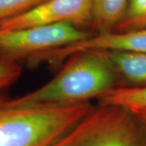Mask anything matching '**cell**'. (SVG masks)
<instances>
[{
	"instance_id": "obj_1",
	"label": "cell",
	"mask_w": 146,
	"mask_h": 146,
	"mask_svg": "<svg viewBox=\"0 0 146 146\" xmlns=\"http://www.w3.org/2000/svg\"><path fill=\"white\" fill-rule=\"evenodd\" d=\"M59 72L38 89L13 98L30 106H67L89 102L116 87L117 74L102 51H84L68 58Z\"/></svg>"
},
{
	"instance_id": "obj_2",
	"label": "cell",
	"mask_w": 146,
	"mask_h": 146,
	"mask_svg": "<svg viewBox=\"0 0 146 146\" xmlns=\"http://www.w3.org/2000/svg\"><path fill=\"white\" fill-rule=\"evenodd\" d=\"M92 107L89 102L67 106L22 105L0 91V146H52Z\"/></svg>"
},
{
	"instance_id": "obj_3",
	"label": "cell",
	"mask_w": 146,
	"mask_h": 146,
	"mask_svg": "<svg viewBox=\"0 0 146 146\" xmlns=\"http://www.w3.org/2000/svg\"><path fill=\"white\" fill-rule=\"evenodd\" d=\"M130 110L100 104L52 146H145Z\"/></svg>"
},
{
	"instance_id": "obj_4",
	"label": "cell",
	"mask_w": 146,
	"mask_h": 146,
	"mask_svg": "<svg viewBox=\"0 0 146 146\" xmlns=\"http://www.w3.org/2000/svg\"><path fill=\"white\" fill-rule=\"evenodd\" d=\"M91 34L71 24L0 30V56L29 62L40 53L79 42Z\"/></svg>"
},
{
	"instance_id": "obj_5",
	"label": "cell",
	"mask_w": 146,
	"mask_h": 146,
	"mask_svg": "<svg viewBox=\"0 0 146 146\" xmlns=\"http://www.w3.org/2000/svg\"><path fill=\"white\" fill-rule=\"evenodd\" d=\"M91 0H46L19 16L5 21L0 30H11L58 24L77 27L92 24Z\"/></svg>"
},
{
	"instance_id": "obj_6",
	"label": "cell",
	"mask_w": 146,
	"mask_h": 146,
	"mask_svg": "<svg viewBox=\"0 0 146 146\" xmlns=\"http://www.w3.org/2000/svg\"><path fill=\"white\" fill-rule=\"evenodd\" d=\"M117 75L134 84L146 85V53L102 51Z\"/></svg>"
},
{
	"instance_id": "obj_7",
	"label": "cell",
	"mask_w": 146,
	"mask_h": 146,
	"mask_svg": "<svg viewBox=\"0 0 146 146\" xmlns=\"http://www.w3.org/2000/svg\"><path fill=\"white\" fill-rule=\"evenodd\" d=\"M92 24L98 33L112 31L124 14L128 0H91Z\"/></svg>"
},
{
	"instance_id": "obj_8",
	"label": "cell",
	"mask_w": 146,
	"mask_h": 146,
	"mask_svg": "<svg viewBox=\"0 0 146 146\" xmlns=\"http://www.w3.org/2000/svg\"><path fill=\"white\" fill-rule=\"evenodd\" d=\"M100 104L113 105L133 111L146 109V85L115 87L98 98Z\"/></svg>"
},
{
	"instance_id": "obj_9",
	"label": "cell",
	"mask_w": 146,
	"mask_h": 146,
	"mask_svg": "<svg viewBox=\"0 0 146 146\" xmlns=\"http://www.w3.org/2000/svg\"><path fill=\"white\" fill-rule=\"evenodd\" d=\"M146 28V0H128L125 12L115 29L127 31Z\"/></svg>"
},
{
	"instance_id": "obj_10",
	"label": "cell",
	"mask_w": 146,
	"mask_h": 146,
	"mask_svg": "<svg viewBox=\"0 0 146 146\" xmlns=\"http://www.w3.org/2000/svg\"><path fill=\"white\" fill-rule=\"evenodd\" d=\"M46 0H0V25Z\"/></svg>"
},
{
	"instance_id": "obj_11",
	"label": "cell",
	"mask_w": 146,
	"mask_h": 146,
	"mask_svg": "<svg viewBox=\"0 0 146 146\" xmlns=\"http://www.w3.org/2000/svg\"><path fill=\"white\" fill-rule=\"evenodd\" d=\"M22 70L21 63L0 56V91L16 83Z\"/></svg>"
},
{
	"instance_id": "obj_12",
	"label": "cell",
	"mask_w": 146,
	"mask_h": 146,
	"mask_svg": "<svg viewBox=\"0 0 146 146\" xmlns=\"http://www.w3.org/2000/svg\"><path fill=\"white\" fill-rule=\"evenodd\" d=\"M133 115L136 117V119L141 120L145 124H146V109L136 110L133 111H131Z\"/></svg>"
}]
</instances>
